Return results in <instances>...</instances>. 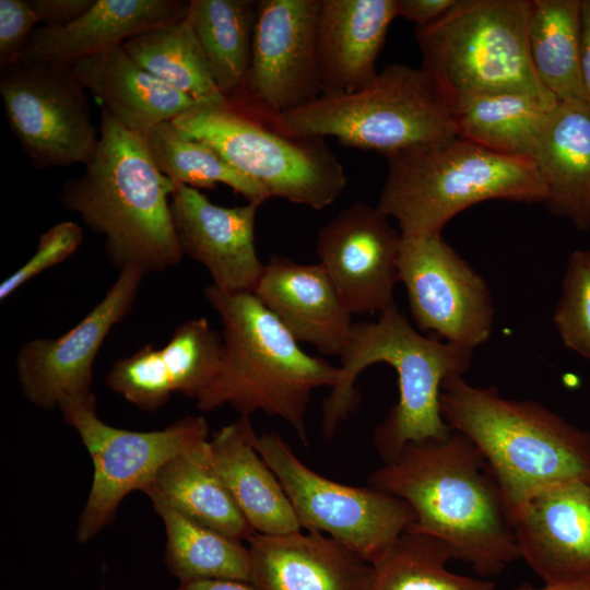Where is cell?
I'll list each match as a JSON object with an SVG mask.
<instances>
[{
	"mask_svg": "<svg viewBox=\"0 0 590 590\" xmlns=\"http://www.w3.org/2000/svg\"><path fill=\"white\" fill-rule=\"evenodd\" d=\"M398 266L420 331L471 350L491 338L495 317L491 290L441 234L402 237Z\"/></svg>",
	"mask_w": 590,
	"mask_h": 590,
	"instance_id": "13",
	"label": "cell"
},
{
	"mask_svg": "<svg viewBox=\"0 0 590 590\" xmlns=\"http://www.w3.org/2000/svg\"><path fill=\"white\" fill-rule=\"evenodd\" d=\"M95 0H28L38 23L47 27H63L81 17Z\"/></svg>",
	"mask_w": 590,
	"mask_h": 590,
	"instance_id": "39",
	"label": "cell"
},
{
	"mask_svg": "<svg viewBox=\"0 0 590 590\" xmlns=\"http://www.w3.org/2000/svg\"><path fill=\"white\" fill-rule=\"evenodd\" d=\"M257 434L240 415L210 440L219 475L256 533L280 535L302 530L279 479L253 446Z\"/></svg>",
	"mask_w": 590,
	"mask_h": 590,
	"instance_id": "24",
	"label": "cell"
},
{
	"mask_svg": "<svg viewBox=\"0 0 590 590\" xmlns=\"http://www.w3.org/2000/svg\"><path fill=\"white\" fill-rule=\"evenodd\" d=\"M580 4L581 0H532L530 60L558 102L590 99L581 74Z\"/></svg>",
	"mask_w": 590,
	"mask_h": 590,
	"instance_id": "29",
	"label": "cell"
},
{
	"mask_svg": "<svg viewBox=\"0 0 590 590\" xmlns=\"http://www.w3.org/2000/svg\"><path fill=\"white\" fill-rule=\"evenodd\" d=\"M73 69L122 127L145 133L200 104L140 67L118 46L82 59Z\"/></svg>",
	"mask_w": 590,
	"mask_h": 590,
	"instance_id": "23",
	"label": "cell"
},
{
	"mask_svg": "<svg viewBox=\"0 0 590 590\" xmlns=\"http://www.w3.org/2000/svg\"><path fill=\"white\" fill-rule=\"evenodd\" d=\"M580 60L586 93L590 98V0L580 4Z\"/></svg>",
	"mask_w": 590,
	"mask_h": 590,
	"instance_id": "41",
	"label": "cell"
},
{
	"mask_svg": "<svg viewBox=\"0 0 590 590\" xmlns=\"http://www.w3.org/2000/svg\"><path fill=\"white\" fill-rule=\"evenodd\" d=\"M253 294L298 343H309L326 356H340L354 322L319 262L306 264L273 255Z\"/></svg>",
	"mask_w": 590,
	"mask_h": 590,
	"instance_id": "20",
	"label": "cell"
},
{
	"mask_svg": "<svg viewBox=\"0 0 590 590\" xmlns=\"http://www.w3.org/2000/svg\"><path fill=\"white\" fill-rule=\"evenodd\" d=\"M146 273L137 266L121 269L103 299L67 333L32 339L20 349L17 379L32 404L52 410L63 396L92 392L97 353L113 327L132 309Z\"/></svg>",
	"mask_w": 590,
	"mask_h": 590,
	"instance_id": "15",
	"label": "cell"
},
{
	"mask_svg": "<svg viewBox=\"0 0 590 590\" xmlns=\"http://www.w3.org/2000/svg\"><path fill=\"white\" fill-rule=\"evenodd\" d=\"M161 351L174 393L197 400L217 373L222 335L206 318L189 319L175 329Z\"/></svg>",
	"mask_w": 590,
	"mask_h": 590,
	"instance_id": "34",
	"label": "cell"
},
{
	"mask_svg": "<svg viewBox=\"0 0 590 590\" xmlns=\"http://www.w3.org/2000/svg\"><path fill=\"white\" fill-rule=\"evenodd\" d=\"M531 11L532 0H459L436 22L415 27L421 68L451 107L468 97L500 91L556 99L530 60Z\"/></svg>",
	"mask_w": 590,
	"mask_h": 590,
	"instance_id": "8",
	"label": "cell"
},
{
	"mask_svg": "<svg viewBox=\"0 0 590 590\" xmlns=\"http://www.w3.org/2000/svg\"><path fill=\"white\" fill-rule=\"evenodd\" d=\"M253 446L282 484L300 528L335 539L370 564L414 522V512L403 499L316 473L278 433L257 435Z\"/></svg>",
	"mask_w": 590,
	"mask_h": 590,
	"instance_id": "11",
	"label": "cell"
},
{
	"mask_svg": "<svg viewBox=\"0 0 590 590\" xmlns=\"http://www.w3.org/2000/svg\"><path fill=\"white\" fill-rule=\"evenodd\" d=\"M105 382L114 392L148 412L160 410L174 393L162 351L151 344L117 359Z\"/></svg>",
	"mask_w": 590,
	"mask_h": 590,
	"instance_id": "35",
	"label": "cell"
},
{
	"mask_svg": "<svg viewBox=\"0 0 590 590\" xmlns=\"http://www.w3.org/2000/svg\"><path fill=\"white\" fill-rule=\"evenodd\" d=\"M37 23L27 0H0V69L21 61Z\"/></svg>",
	"mask_w": 590,
	"mask_h": 590,
	"instance_id": "38",
	"label": "cell"
},
{
	"mask_svg": "<svg viewBox=\"0 0 590 590\" xmlns=\"http://www.w3.org/2000/svg\"><path fill=\"white\" fill-rule=\"evenodd\" d=\"M367 485L403 499L408 530L444 543L481 577L519 559L502 488L480 450L462 434L406 444L371 471Z\"/></svg>",
	"mask_w": 590,
	"mask_h": 590,
	"instance_id": "1",
	"label": "cell"
},
{
	"mask_svg": "<svg viewBox=\"0 0 590 590\" xmlns=\"http://www.w3.org/2000/svg\"><path fill=\"white\" fill-rule=\"evenodd\" d=\"M172 122L271 197L321 210L345 188L344 169L324 138L282 133L228 103H200Z\"/></svg>",
	"mask_w": 590,
	"mask_h": 590,
	"instance_id": "9",
	"label": "cell"
},
{
	"mask_svg": "<svg viewBox=\"0 0 590 590\" xmlns=\"http://www.w3.org/2000/svg\"><path fill=\"white\" fill-rule=\"evenodd\" d=\"M459 0H397L399 16L416 27L427 26L448 13Z\"/></svg>",
	"mask_w": 590,
	"mask_h": 590,
	"instance_id": "40",
	"label": "cell"
},
{
	"mask_svg": "<svg viewBox=\"0 0 590 590\" xmlns=\"http://www.w3.org/2000/svg\"><path fill=\"white\" fill-rule=\"evenodd\" d=\"M143 137L154 165L176 184L196 189L224 184L259 205L271 198L264 187L239 173L211 146L185 137L172 121L153 127Z\"/></svg>",
	"mask_w": 590,
	"mask_h": 590,
	"instance_id": "32",
	"label": "cell"
},
{
	"mask_svg": "<svg viewBox=\"0 0 590 590\" xmlns=\"http://www.w3.org/2000/svg\"><path fill=\"white\" fill-rule=\"evenodd\" d=\"M532 161L545 186L548 210L589 231L590 99L558 103Z\"/></svg>",
	"mask_w": 590,
	"mask_h": 590,
	"instance_id": "25",
	"label": "cell"
},
{
	"mask_svg": "<svg viewBox=\"0 0 590 590\" xmlns=\"http://www.w3.org/2000/svg\"><path fill=\"white\" fill-rule=\"evenodd\" d=\"M487 200L545 202L546 189L531 158L457 137L388 157L376 206L397 221L402 237H427L441 234L461 211Z\"/></svg>",
	"mask_w": 590,
	"mask_h": 590,
	"instance_id": "6",
	"label": "cell"
},
{
	"mask_svg": "<svg viewBox=\"0 0 590 590\" xmlns=\"http://www.w3.org/2000/svg\"><path fill=\"white\" fill-rule=\"evenodd\" d=\"M320 2L256 1L245 87L240 97L229 105L266 121L321 95L317 61Z\"/></svg>",
	"mask_w": 590,
	"mask_h": 590,
	"instance_id": "14",
	"label": "cell"
},
{
	"mask_svg": "<svg viewBox=\"0 0 590 590\" xmlns=\"http://www.w3.org/2000/svg\"><path fill=\"white\" fill-rule=\"evenodd\" d=\"M589 231H590V228H589Z\"/></svg>",
	"mask_w": 590,
	"mask_h": 590,
	"instance_id": "44",
	"label": "cell"
},
{
	"mask_svg": "<svg viewBox=\"0 0 590 590\" xmlns=\"http://www.w3.org/2000/svg\"><path fill=\"white\" fill-rule=\"evenodd\" d=\"M188 4L178 0H95L67 26L36 27L21 61L74 64L121 46L146 30L184 17Z\"/></svg>",
	"mask_w": 590,
	"mask_h": 590,
	"instance_id": "22",
	"label": "cell"
},
{
	"mask_svg": "<svg viewBox=\"0 0 590 590\" xmlns=\"http://www.w3.org/2000/svg\"><path fill=\"white\" fill-rule=\"evenodd\" d=\"M82 174L61 187L60 201L105 238L108 261L162 272L184 252L169 209L176 184L154 165L143 133L122 127L102 109L98 145Z\"/></svg>",
	"mask_w": 590,
	"mask_h": 590,
	"instance_id": "3",
	"label": "cell"
},
{
	"mask_svg": "<svg viewBox=\"0 0 590 590\" xmlns=\"http://www.w3.org/2000/svg\"><path fill=\"white\" fill-rule=\"evenodd\" d=\"M449 548L430 536L406 530L374 566L371 590H494V582L456 574Z\"/></svg>",
	"mask_w": 590,
	"mask_h": 590,
	"instance_id": "33",
	"label": "cell"
},
{
	"mask_svg": "<svg viewBox=\"0 0 590 590\" xmlns=\"http://www.w3.org/2000/svg\"><path fill=\"white\" fill-rule=\"evenodd\" d=\"M204 296L222 323L217 373L196 400L200 411L229 405L243 416L262 412L284 421L308 444L306 414L312 392L332 388L339 366L311 356L253 293L210 284Z\"/></svg>",
	"mask_w": 590,
	"mask_h": 590,
	"instance_id": "4",
	"label": "cell"
},
{
	"mask_svg": "<svg viewBox=\"0 0 590 590\" xmlns=\"http://www.w3.org/2000/svg\"><path fill=\"white\" fill-rule=\"evenodd\" d=\"M248 542L259 590H371L373 564L323 533H255Z\"/></svg>",
	"mask_w": 590,
	"mask_h": 590,
	"instance_id": "19",
	"label": "cell"
},
{
	"mask_svg": "<svg viewBox=\"0 0 590 590\" xmlns=\"http://www.w3.org/2000/svg\"><path fill=\"white\" fill-rule=\"evenodd\" d=\"M506 507L519 557L543 583L590 579V479L548 484Z\"/></svg>",
	"mask_w": 590,
	"mask_h": 590,
	"instance_id": "17",
	"label": "cell"
},
{
	"mask_svg": "<svg viewBox=\"0 0 590 590\" xmlns=\"http://www.w3.org/2000/svg\"><path fill=\"white\" fill-rule=\"evenodd\" d=\"M83 241V231L72 221L55 224L43 233L34 255L0 284L3 300L45 270L67 260Z\"/></svg>",
	"mask_w": 590,
	"mask_h": 590,
	"instance_id": "37",
	"label": "cell"
},
{
	"mask_svg": "<svg viewBox=\"0 0 590 590\" xmlns=\"http://www.w3.org/2000/svg\"><path fill=\"white\" fill-rule=\"evenodd\" d=\"M187 15L220 93L235 103L249 70L256 1L190 0Z\"/></svg>",
	"mask_w": 590,
	"mask_h": 590,
	"instance_id": "28",
	"label": "cell"
},
{
	"mask_svg": "<svg viewBox=\"0 0 590 590\" xmlns=\"http://www.w3.org/2000/svg\"><path fill=\"white\" fill-rule=\"evenodd\" d=\"M292 137H332L388 157L457 138L452 107L422 68L391 63L355 92L320 95L263 121Z\"/></svg>",
	"mask_w": 590,
	"mask_h": 590,
	"instance_id": "7",
	"label": "cell"
},
{
	"mask_svg": "<svg viewBox=\"0 0 590 590\" xmlns=\"http://www.w3.org/2000/svg\"><path fill=\"white\" fill-rule=\"evenodd\" d=\"M397 16V0H321L317 19L321 95L355 92L376 79V62Z\"/></svg>",
	"mask_w": 590,
	"mask_h": 590,
	"instance_id": "21",
	"label": "cell"
},
{
	"mask_svg": "<svg viewBox=\"0 0 590 590\" xmlns=\"http://www.w3.org/2000/svg\"><path fill=\"white\" fill-rule=\"evenodd\" d=\"M149 498L164 522L166 565L179 582L202 579L250 582V553L241 541L190 519L161 498Z\"/></svg>",
	"mask_w": 590,
	"mask_h": 590,
	"instance_id": "30",
	"label": "cell"
},
{
	"mask_svg": "<svg viewBox=\"0 0 590 590\" xmlns=\"http://www.w3.org/2000/svg\"><path fill=\"white\" fill-rule=\"evenodd\" d=\"M473 350L432 339L414 329L397 305L375 321L354 322L343 351L334 386L322 402L321 430L331 439L361 402L355 382L367 367L385 363L398 377L399 400L375 428L373 440L382 463L409 442L450 433L440 411L442 382L463 376Z\"/></svg>",
	"mask_w": 590,
	"mask_h": 590,
	"instance_id": "2",
	"label": "cell"
},
{
	"mask_svg": "<svg viewBox=\"0 0 590 590\" xmlns=\"http://www.w3.org/2000/svg\"><path fill=\"white\" fill-rule=\"evenodd\" d=\"M142 492L232 539L256 533L219 475L209 439L169 459Z\"/></svg>",
	"mask_w": 590,
	"mask_h": 590,
	"instance_id": "26",
	"label": "cell"
},
{
	"mask_svg": "<svg viewBox=\"0 0 590 590\" xmlns=\"http://www.w3.org/2000/svg\"><path fill=\"white\" fill-rule=\"evenodd\" d=\"M516 590H590V579L557 585L543 583V586L539 588L530 585H522Z\"/></svg>",
	"mask_w": 590,
	"mask_h": 590,
	"instance_id": "43",
	"label": "cell"
},
{
	"mask_svg": "<svg viewBox=\"0 0 590 590\" xmlns=\"http://www.w3.org/2000/svg\"><path fill=\"white\" fill-rule=\"evenodd\" d=\"M402 236L377 206L355 202L317 234L316 252L352 315L381 312L396 304Z\"/></svg>",
	"mask_w": 590,
	"mask_h": 590,
	"instance_id": "16",
	"label": "cell"
},
{
	"mask_svg": "<svg viewBox=\"0 0 590 590\" xmlns=\"http://www.w3.org/2000/svg\"><path fill=\"white\" fill-rule=\"evenodd\" d=\"M58 408L64 422L78 432L94 468L76 528L80 543L109 526L121 500L133 491L142 492L169 459L209 436L206 420L196 415L150 432L110 426L98 417L93 392L63 396Z\"/></svg>",
	"mask_w": 590,
	"mask_h": 590,
	"instance_id": "10",
	"label": "cell"
},
{
	"mask_svg": "<svg viewBox=\"0 0 590 590\" xmlns=\"http://www.w3.org/2000/svg\"><path fill=\"white\" fill-rule=\"evenodd\" d=\"M177 590H259L247 581L232 579H202L179 582Z\"/></svg>",
	"mask_w": 590,
	"mask_h": 590,
	"instance_id": "42",
	"label": "cell"
},
{
	"mask_svg": "<svg viewBox=\"0 0 590 590\" xmlns=\"http://www.w3.org/2000/svg\"><path fill=\"white\" fill-rule=\"evenodd\" d=\"M122 48L144 70L196 102L227 103L187 14L129 38Z\"/></svg>",
	"mask_w": 590,
	"mask_h": 590,
	"instance_id": "31",
	"label": "cell"
},
{
	"mask_svg": "<svg viewBox=\"0 0 590 590\" xmlns=\"http://www.w3.org/2000/svg\"><path fill=\"white\" fill-rule=\"evenodd\" d=\"M440 411L450 429L483 455L506 503L552 483L590 479V432L539 402L450 376L441 385Z\"/></svg>",
	"mask_w": 590,
	"mask_h": 590,
	"instance_id": "5",
	"label": "cell"
},
{
	"mask_svg": "<svg viewBox=\"0 0 590 590\" xmlns=\"http://www.w3.org/2000/svg\"><path fill=\"white\" fill-rule=\"evenodd\" d=\"M259 206L217 205L199 189L180 184L170 196L172 222L184 256L200 262L221 290L253 293L261 278L264 264L255 246Z\"/></svg>",
	"mask_w": 590,
	"mask_h": 590,
	"instance_id": "18",
	"label": "cell"
},
{
	"mask_svg": "<svg viewBox=\"0 0 590 590\" xmlns=\"http://www.w3.org/2000/svg\"><path fill=\"white\" fill-rule=\"evenodd\" d=\"M85 91L73 64L21 61L1 69L7 121L36 168L85 166L94 157L99 135Z\"/></svg>",
	"mask_w": 590,
	"mask_h": 590,
	"instance_id": "12",
	"label": "cell"
},
{
	"mask_svg": "<svg viewBox=\"0 0 590 590\" xmlns=\"http://www.w3.org/2000/svg\"><path fill=\"white\" fill-rule=\"evenodd\" d=\"M558 103L518 91L474 95L452 106L457 137L498 153L532 160Z\"/></svg>",
	"mask_w": 590,
	"mask_h": 590,
	"instance_id": "27",
	"label": "cell"
},
{
	"mask_svg": "<svg viewBox=\"0 0 590 590\" xmlns=\"http://www.w3.org/2000/svg\"><path fill=\"white\" fill-rule=\"evenodd\" d=\"M553 322L564 345L590 361V249L569 256Z\"/></svg>",
	"mask_w": 590,
	"mask_h": 590,
	"instance_id": "36",
	"label": "cell"
}]
</instances>
